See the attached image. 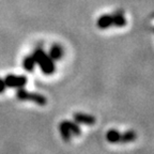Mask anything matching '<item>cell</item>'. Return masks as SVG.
I'll return each mask as SVG.
<instances>
[{"mask_svg":"<svg viewBox=\"0 0 154 154\" xmlns=\"http://www.w3.org/2000/svg\"><path fill=\"white\" fill-rule=\"evenodd\" d=\"M34 59L35 64H38V66L41 67L42 72L44 74H53L55 72V63L54 60L51 59L43 49H36L32 55Z\"/></svg>","mask_w":154,"mask_h":154,"instance_id":"obj_1","label":"cell"},{"mask_svg":"<svg viewBox=\"0 0 154 154\" xmlns=\"http://www.w3.org/2000/svg\"><path fill=\"white\" fill-rule=\"evenodd\" d=\"M15 95L19 101H31L40 106H44L47 104V100L44 95L40 93H35V92L27 91L23 88H18L16 90Z\"/></svg>","mask_w":154,"mask_h":154,"instance_id":"obj_2","label":"cell"},{"mask_svg":"<svg viewBox=\"0 0 154 154\" xmlns=\"http://www.w3.org/2000/svg\"><path fill=\"white\" fill-rule=\"evenodd\" d=\"M5 87H9V88H15V89H18V88H23L25 85L27 84V77L24 75H8L5 79Z\"/></svg>","mask_w":154,"mask_h":154,"instance_id":"obj_3","label":"cell"},{"mask_svg":"<svg viewBox=\"0 0 154 154\" xmlns=\"http://www.w3.org/2000/svg\"><path fill=\"white\" fill-rule=\"evenodd\" d=\"M73 119L76 123L78 124H87V125H92L95 123V117L91 115H87V113L82 112H75L73 115Z\"/></svg>","mask_w":154,"mask_h":154,"instance_id":"obj_4","label":"cell"},{"mask_svg":"<svg viewBox=\"0 0 154 154\" xmlns=\"http://www.w3.org/2000/svg\"><path fill=\"white\" fill-rule=\"evenodd\" d=\"M121 133L117 130H109L106 134V139L110 143H119L120 142Z\"/></svg>","mask_w":154,"mask_h":154,"instance_id":"obj_5","label":"cell"},{"mask_svg":"<svg viewBox=\"0 0 154 154\" xmlns=\"http://www.w3.org/2000/svg\"><path fill=\"white\" fill-rule=\"evenodd\" d=\"M49 57L53 59L54 61H57L59 59H61L63 56V49L61 46L59 45H54L53 47L51 48V51H49Z\"/></svg>","mask_w":154,"mask_h":154,"instance_id":"obj_6","label":"cell"},{"mask_svg":"<svg viewBox=\"0 0 154 154\" xmlns=\"http://www.w3.org/2000/svg\"><path fill=\"white\" fill-rule=\"evenodd\" d=\"M59 132H60L61 136H62V139L64 140V141H70L71 137H72V134H71L70 130H69V128L66 126L64 121H62V122L59 124Z\"/></svg>","mask_w":154,"mask_h":154,"instance_id":"obj_7","label":"cell"},{"mask_svg":"<svg viewBox=\"0 0 154 154\" xmlns=\"http://www.w3.org/2000/svg\"><path fill=\"white\" fill-rule=\"evenodd\" d=\"M136 134L133 131H128L125 133H121V137H120V142L121 143H128V142H132L136 139Z\"/></svg>","mask_w":154,"mask_h":154,"instance_id":"obj_8","label":"cell"},{"mask_svg":"<svg viewBox=\"0 0 154 154\" xmlns=\"http://www.w3.org/2000/svg\"><path fill=\"white\" fill-rule=\"evenodd\" d=\"M64 122H65V124H66L67 128H69V130H70V132L72 135L79 136V135L82 134V130H80L78 123H76L75 121H64Z\"/></svg>","mask_w":154,"mask_h":154,"instance_id":"obj_9","label":"cell"},{"mask_svg":"<svg viewBox=\"0 0 154 154\" xmlns=\"http://www.w3.org/2000/svg\"><path fill=\"white\" fill-rule=\"evenodd\" d=\"M23 66L27 72H32L34 70V66H35V62H34V59L32 56H28L24 59L23 61Z\"/></svg>","mask_w":154,"mask_h":154,"instance_id":"obj_10","label":"cell"},{"mask_svg":"<svg viewBox=\"0 0 154 154\" xmlns=\"http://www.w3.org/2000/svg\"><path fill=\"white\" fill-rule=\"evenodd\" d=\"M111 24H112V16H103L99 19V23H97L100 28L103 29L108 28L109 26H111Z\"/></svg>","mask_w":154,"mask_h":154,"instance_id":"obj_11","label":"cell"},{"mask_svg":"<svg viewBox=\"0 0 154 154\" xmlns=\"http://www.w3.org/2000/svg\"><path fill=\"white\" fill-rule=\"evenodd\" d=\"M5 88H7V87H5V80L0 78V93H2V92L5 90Z\"/></svg>","mask_w":154,"mask_h":154,"instance_id":"obj_12","label":"cell"}]
</instances>
